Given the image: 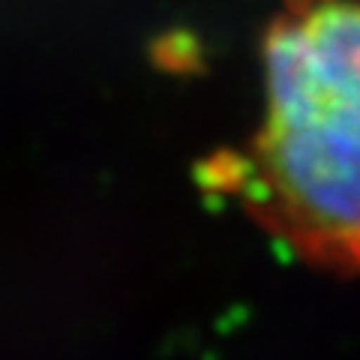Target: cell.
<instances>
[{
    "instance_id": "cell-1",
    "label": "cell",
    "mask_w": 360,
    "mask_h": 360,
    "mask_svg": "<svg viewBox=\"0 0 360 360\" xmlns=\"http://www.w3.org/2000/svg\"><path fill=\"white\" fill-rule=\"evenodd\" d=\"M262 78L258 127L198 174L297 262L360 276V0H283Z\"/></svg>"
}]
</instances>
